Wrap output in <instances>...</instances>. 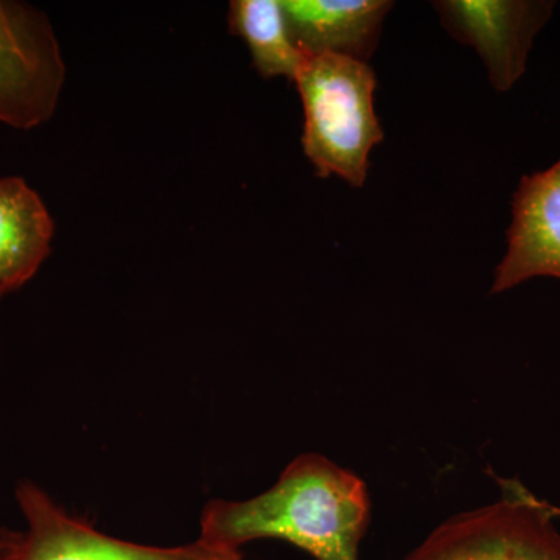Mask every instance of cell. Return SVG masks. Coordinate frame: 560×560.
Here are the masks:
<instances>
[{"label": "cell", "instance_id": "52a82bcc", "mask_svg": "<svg viewBox=\"0 0 560 560\" xmlns=\"http://www.w3.org/2000/svg\"><path fill=\"white\" fill-rule=\"evenodd\" d=\"M539 276L560 280V160L525 176L512 197L508 253L490 293H503Z\"/></svg>", "mask_w": 560, "mask_h": 560}, {"label": "cell", "instance_id": "8992f818", "mask_svg": "<svg viewBox=\"0 0 560 560\" xmlns=\"http://www.w3.org/2000/svg\"><path fill=\"white\" fill-rule=\"evenodd\" d=\"M451 35L478 50L489 81L508 92L522 79L534 38L555 2L541 0H445L434 3Z\"/></svg>", "mask_w": 560, "mask_h": 560}, {"label": "cell", "instance_id": "9c48e42d", "mask_svg": "<svg viewBox=\"0 0 560 560\" xmlns=\"http://www.w3.org/2000/svg\"><path fill=\"white\" fill-rule=\"evenodd\" d=\"M55 223L21 176L0 178V300L20 290L50 256Z\"/></svg>", "mask_w": 560, "mask_h": 560}, {"label": "cell", "instance_id": "3957f363", "mask_svg": "<svg viewBox=\"0 0 560 560\" xmlns=\"http://www.w3.org/2000/svg\"><path fill=\"white\" fill-rule=\"evenodd\" d=\"M66 65L49 18L27 2L0 0V124L31 131L60 103Z\"/></svg>", "mask_w": 560, "mask_h": 560}, {"label": "cell", "instance_id": "7a4b0ae2", "mask_svg": "<svg viewBox=\"0 0 560 560\" xmlns=\"http://www.w3.org/2000/svg\"><path fill=\"white\" fill-rule=\"evenodd\" d=\"M304 105L302 147L320 178L363 187L370 153L383 140L374 109L377 79L366 62L338 54H305L296 79Z\"/></svg>", "mask_w": 560, "mask_h": 560}, {"label": "cell", "instance_id": "ba28073f", "mask_svg": "<svg viewBox=\"0 0 560 560\" xmlns=\"http://www.w3.org/2000/svg\"><path fill=\"white\" fill-rule=\"evenodd\" d=\"M291 35L304 54H338L366 62L393 2L385 0H280Z\"/></svg>", "mask_w": 560, "mask_h": 560}, {"label": "cell", "instance_id": "6da1fadb", "mask_svg": "<svg viewBox=\"0 0 560 560\" xmlns=\"http://www.w3.org/2000/svg\"><path fill=\"white\" fill-rule=\"evenodd\" d=\"M370 517L363 480L324 456L301 455L267 492L209 503L200 540L238 551L248 541L279 539L316 560H359Z\"/></svg>", "mask_w": 560, "mask_h": 560}, {"label": "cell", "instance_id": "277c9868", "mask_svg": "<svg viewBox=\"0 0 560 560\" xmlns=\"http://www.w3.org/2000/svg\"><path fill=\"white\" fill-rule=\"evenodd\" d=\"M16 497L27 529L0 534V560H242L241 551L213 547L200 539L175 548L114 539L70 517L32 482H21Z\"/></svg>", "mask_w": 560, "mask_h": 560}, {"label": "cell", "instance_id": "5b68a950", "mask_svg": "<svg viewBox=\"0 0 560 560\" xmlns=\"http://www.w3.org/2000/svg\"><path fill=\"white\" fill-rule=\"evenodd\" d=\"M405 560H560V534L544 506L514 492L448 518Z\"/></svg>", "mask_w": 560, "mask_h": 560}, {"label": "cell", "instance_id": "30bf717a", "mask_svg": "<svg viewBox=\"0 0 560 560\" xmlns=\"http://www.w3.org/2000/svg\"><path fill=\"white\" fill-rule=\"evenodd\" d=\"M230 28L248 44L254 68L264 79H296L305 54L291 35L280 0L231 2Z\"/></svg>", "mask_w": 560, "mask_h": 560}]
</instances>
